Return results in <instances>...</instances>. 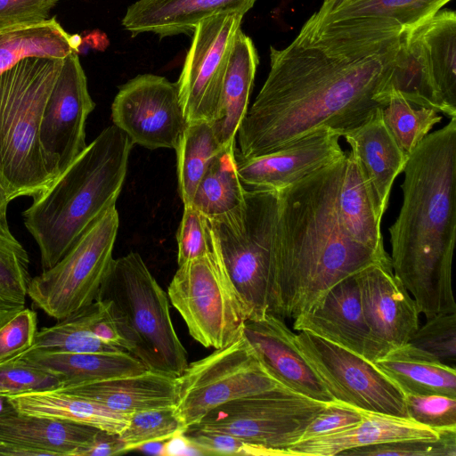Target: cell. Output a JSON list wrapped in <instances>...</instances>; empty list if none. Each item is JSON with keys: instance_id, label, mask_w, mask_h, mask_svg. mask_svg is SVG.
<instances>
[{"instance_id": "60d3db41", "label": "cell", "mask_w": 456, "mask_h": 456, "mask_svg": "<svg viewBox=\"0 0 456 456\" xmlns=\"http://www.w3.org/2000/svg\"><path fill=\"white\" fill-rule=\"evenodd\" d=\"M442 362L456 361V312L438 313L419 326L407 342Z\"/></svg>"}, {"instance_id": "277c9868", "label": "cell", "mask_w": 456, "mask_h": 456, "mask_svg": "<svg viewBox=\"0 0 456 456\" xmlns=\"http://www.w3.org/2000/svg\"><path fill=\"white\" fill-rule=\"evenodd\" d=\"M133 145L117 126L106 127L33 197L22 217L39 248L43 271L59 262L85 230L116 205Z\"/></svg>"}, {"instance_id": "7a4b0ae2", "label": "cell", "mask_w": 456, "mask_h": 456, "mask_svg": "<svg viewBox=\"0 0 456 456\" xmlns=\"http://www.w3.org/2000/svg\"><path fill=\"white\" fill-rule=\"evenodd\" d=\"M346 156L278 191L268 314L294 320L343 280L370 265L391 264L343 228L338 196Z\"/></svg>"}, {"instance_id": "5b68a950", "label": "cell", "mask_w": 456, "mask_h": 456, "mask_svg": "<svg viewBox=\"0 0 456 456\" xmlns=\"http://www.w3.org/2000/svg\"><path fill=\"white\" fill-rule=\"evenodd\" d=\"M63 59L28 57L0 76V179L11 201L52 182L39 142L45 105Z\"/></svg>"}, {"instance_id": "816d5d0a", "label": "cell", "mask_w": 456, "mask_h": 456, "mask_svg": "<svg viewBox=\"0 0 456 456\" xmlns=\"http://www.w3.org/2000/svg\"><path fill=\"white\" fill-rule=\"evenodd\" d=\"M11 200L0 179V217H6L7 208Z\"/></svg>"}, {"instance_id": "f907efd6", "label": "cell", "mask_w": 456, "mask_h": 456, "mask_svg": "<svg viewBox=\"0 0 456 456\" xmlns=\"http://www.w3.org/2000/svg\"><path fill=\"white\" fill-rule=\"evenodd\" d=\"M124 452V444L118 434L99 430L87 444L77 451L75 456H110Z\"/></svg>"}, {"instance_id": "5bb4252c", "label": "cell", "mask_w": 456, "mask_h": 456, "mask_svg": "<svg viewBox=\"0 0 456 456\" xmlns=\"http://www.w3.org/2000/svg\"><path fill=\"white\" fill-rule=\"evenodd\" d=\"M111 118L133 144L150 150H175L188 125L176 84L153 74L138 75L119 87Z\"/></svg>"}, {"instance_id": "7402d4cb", "label": "cell", "mask_w": 456, "mask_h": 456, "mask_svg": "<svg viewBox=\"0 0 456 456\" xmlns=\"http://www.w3.org/2000/svg\"><path fill=\"white\" fill-rule=\"evenodd\" d=\"M256 0H138L122 20L134 36L152 32L160 37L193 32L196 26L219 13L244 16Z\"/></svg>"}, {"instance_id": "74e56055", "label": "cell", "mask_w": 456, "mask_h": 456, "mask_svg": "<svg viewBox=\"0 0 456 456\" xmlns=\"http://www.w3.org/2000/svg\"><path fill=\"white\" fill-rule=\"evenodd\" d=\"M381 113L387 129L407 155L443 119V116L436 110L411 104L395 95L388 100L381 109Z\"/></svg>"}, {"instance_id": "ee69618b", "label": "cell", "mask_w": 456, "mask_h": 456, "mask_svg": "<svg viewBox=\"0 0 456 456\" xmlns=\"http://www.w3.org/2000/svg\"><path fill=\"white\" fill-rule=\"evenodd\" d=\"M409 419L435 430L456 428V398L441 395H404Z\"/></svg>"}, {"instance_id": "4316f807", "label": "cell", "mask_w": 456, "mask_h": 456, "mask_svg": "<svg viewBox=\"0 0 456 456\" xmlns=\"http://www.w3.org/2000/svg\"><path fill=\"white\" fill-rule=\"evenodd\" d=\"M374 364L403 395H441L456 398V370L408 343L391 349Z\"/></svg>"}, {"instance_id": "ab89813d", "label": "cell", "mask_w": 456, "mask_h": 456, "mask_svg": "<svg viewBox=\"0 0 456 456\" xmlns=\"http://www.w3.org/2000/svg\"><path fill=\"white\" fill-rule=\"evenodd\" d=\"M438 438L406 439L346 450L342 456H456V428L438 429Z\"/></svg>"}, {"instance_id": "7dc6e473", "label": "cell", "mask_w": 456, "mask_h": 456, "mask_svg": "<svg viewBox=\"0 0 456 456\" xmlns=\"http://www.w3.org/2000/svg\"><path fill=\"white\" fill-rule=\"evenodd\" d=\"M362 419L361 409L331 401L309 423L299 441L323 436L352 428Z\"/></svg>"}, {"instance_id": "d590c367", "label": "cell", "mask_w": 456, "mask_h": 456, "mask_svg": "<svg viewBox=\"0 0 456 456\" xmlns=\"http://www.w3.org/2000/svg\"><path fill=\"white\" fill-rule=\"evenodd\" d=\"M30 280L28 252L0 217V321L25 307Z\"/></svg>"}, {"instance_id": "7c38bea8", "label": "cell", "mask_w": 456, "mask_h": 456, "mask_svg": "<svg viewBox=\"0 0 456 456\" xmlns=\"http://www.w3.org/2000/svg\"><path fill=\"white\" fill-rule=\"evenodd\" d=\"M297 332L296 347L334 401L408 418L403 393L373 362L311 332Z\"/></svg>"}, {"instance_id": "ba28073f", "label": "cell", "mask_w": 456, "mask_h": 456, "mask_svg": "<svg viewBox=\"0 0 456 456\" xmlns=\"http://www.w3.org/2000/svg\"><path fill=\"white\" fill-rule=\"evenodd\" d=\"M118 224L114 205L85 230L59 262L31 277L28 297L33 305L58 321L94 302L114 259Z\"/></svg>"}, {"instance_id": "bcb514c9", "label": "cell", "mask_w": 456, "mask_h": 456, "mask_svg": "<svg viewBox=\"0 0 456 456\" xmlns=\"http://www.w3.org/2000/svg\"><path fill=\"white\" fill-rule=\"evenodd\" d=\"M176 240L178 265L208 254L212 248L208 219L191 204L183 205Z\"/></svg>"}, {"instance_id": "4fadbf2b", "label": "cell", "mask_w": 456, "mask_h": 456, "mask_svg": "<svg viewBox=\"0 0 456 456\" xmlns=\"http://www.w3.org/2000/svg\"><path fill=\"white\" fill-rule=\"evenodd\" d=\"M243 16L219 13L200 21L176 83L187 123H213L219 112L230 54Z\"/></svg>"}, {"instance_id": "6da1fadb", "label": "cell", "mask_w": 456, "mask_h": 456, "mask_svg": "<svg viewBox=\"0 0 456 456\" xmlns=\"http://www.w3.org/2000/svg\"><path fill=\"white\" fill-rule=\"evenodd\" d=\"M403 28L381 21L304 24L270 47L268 76L237 132L241 158L276 151L321 128L343 136L383 108Z\"/></svg>"}, {"instance_id": "f1b7e54d", "label": "cell", "mask_w": 456, "mask_h": 456, "mask_svg": "<svg viewBox=\"0 0 456 456\" xmlns=\"http://www.w3.org/2000/svg\"><path fill=\"white\" fill-rule=\"evenodd\" d=\"M419 24L402 29L397 61L383 93V102L386 105L395 95L411 104L430 108L444 114L433 82Z\"/></svg>"}, {"instance_id": "e575fe53", "label": "cell", "mask_w": 456, "mask_h": 456, "mask_svg": "<svg viewBox=\"0 0 456 456\" xmlns=\"http://www.w3.org/2000/svg\"><path fill=\"white\" fill-rule=\"evenodd\" d=\"M224 148L211 123L187 125L175 149L178 189L183 205L191 204L200 181Z\"/></svg>"}, {"instance_id": "c3c4849f", "label": "cell", "mask_w": 456, "mask_h": 456, "mask_svg": "<svg viewBox=\"0 0 456 456\" xmlns=\"http://www.w3.org/2000/svg\"><path fill=\"white\" fill-rule=\"evenodd\" d=\"M76 313L85 327L95 338L106 344L122 348L128 352L126 342L122 337L106 301L96 299L89 305Z\"/></svg>"}, {"instance_id": "d4e9b609", "label": "cell", "mask_w": 456, "mask_h": 456, "mask_svg": "<svg viewBox=\"0 0 456 456\" xmlns=\"http://www.w3.org/2000/svg\"><path fill=\"white\" fill-rule=\"evenodd\" d=\"M257 64L252 39L240 29L229 58L218 116L211 123L224 147L236 142L237 132L248 111Z\"/></svg>"}, {"instance_id": "e0dca14e", "label": "cell", "mask_w": 456, "mask_h": 456, "mask_svg": "<svg viewBox=\"0 0 456 456\" xmlns=\"http://www.w3.org/2000/svg\"><path fill=\"white\" fill-rule=\"evenodd\" d=\"M293 329L311 332L373 363L392 349L371 333L354 275L334 286L317 307L295 318Z\"/></svg>"}, {"instance_id": "f5cc1de1", "label": "cell", "mask_w": 456, "mask_h": 456, "mask_svg": "<svg viewBox=\"0 0 456 456\" xmlns=\"http://www.w3.org/2000/svg\"><path fill=\"white\" fill-rule=\"evenodd\" d=\"M342 0H324L320 9L313 15L322 17L333 10Z\"/></svg>"}, {"instance_id": "83f0119b", "label": "cell", "mask_w": 456, "mask_h": 456, "mask_svg": "<svg viewBox=\"0 0 456 456\" xmlns=\"http://www.w3.org/2000/svg\"><path fill=\"white\" fill-rule=\"evenodd\" d=\"M16 357L58 376L61 383L60 387L138 374L148 370L129 353L32 352Z\"/></svg>"}, {"instance_id": "836d02e7", "label": "cell", "mask_w": 456, "mask_h": 456, "mask_svg": "<svg viewBox=\"0 0 456 456\" xmlns=\"http://www.w3.org/2000/svg\"><path fill=\"white\" fill-rule=\"evenodd\" d=\"M246 188L236 166L235 144L224 148L200 181L191 205L208 219L223 216L244 201Z\"/></svg>"}, {"instance_id": "f546056e", "label": "cell", "mask_w": 456, "mask_h": 456, "mask_svg": "<svg viewBox=\"0 0 456 456\" xmlns=\"http://www.w3.org/2000/svg\"><path fill=\"white\" fill-rule=\"evenodd\" d=\"M338 210L343 228L354 241L383 258H390L383 245L381 219L376 213L370 188L352 151L346 156Z\"/></svg>"}, {"instance_id": "603a6c76", "label": "cell", "mask_w": 456, "mask_h": 456, "mask_svg": "<svg viewBox=\"0 0 456 456\" xmlns=\"http://www.w3.org/2000/svg\"><path fill=\"white\" fill-rule=\"evenodd\" d=\"M59 388L126 415L174 408L176 402V377L151 370Z\"/></svg>"}, {"instance_id": "30bf717a", "label": "cell", "mask_w": 456, "mask_h": 456, "mask_svg": "<svg viewBox=\"0 0 456 456\" xmlns=\"http://www.w3.org/2000/svg\"><path fill=\"white\" fill-rule=\"evenodd\" d=\"M281 386L241 332L225 346L188 363L176 377L174 412L183 433L222 404Z\"/></svg>"}, {"instance_id": "f6af8a7d", "label": "cell", "mask_w": 456, "mask_h": 456, "mask_svg": "<svg viewBox=\"0 0 456 456\" xmlns=\"http://www.w3.org/2000/svg\"><path fill=\"white\" fill-rule=\"evenodd\" d=\"M37 332V315L23 309L0 321V362L14 358L29 349Z\"/></svg>"}, {"instance_id": "8d00e7d4", "label": "cell", "mask_w": 456, "mask_h": 456, "mask_svg": "<svg viewBox=\"0 0 456 456\" xmlns=\"http://www.w3.org/2000/svg\"><path fill=\"white\" fill-rule=\"evenodd\" d=\"M32 352L128 353L122 348L106 344L95 338L85 327L77 313L58 320L53 326L45 327L37 330L32 346L24 353Z\"/></svg>"}, {"instance_id": "d6a6232c", "label": "cell", "mask_w": 456, "mask_h": 456, "mask_svg": "<svg viewBox=\"0 0 456 456\" xmlns=\"http://www.w3.org/2000/svg\"><path fill=\"white\" fill-rule=\"evenodd\" d=\"M75 51L56 19L0 28V76L28 57L64 59Z\"/></svg>"}, {"instance_id": "ac0fdd59", "label": "cell", "mask_w": 456, "mask_h": 456, "mask_svg": "<svg viewBox=\"0 0 456 456\" xmlns=\"http://www.w3.org/2000/svg\"><path fill=\"white\" fill-rule=\"evenodd\" d=\"M362 312L373 336L390 348L406 344L419 326L415 300L391 264L377 263L354 274Z\"/></svg>"}, {"instance_id": "ffe728a7", "label": "cell", "mask_w": 456, "mask_h": 456, "mask_svg": "<svg viewBox=\"0 0 456 456\" xmlns=\"http://www.w3.org/2000/svg\"><path fill=\"white\" fill-rule=\"evenodd\" d=\"M99 430L75 422L20 413L12 407L0 413V455L75 456Z\"/></svg>"}, {"instance_id": "d6986e66", "label": "cell", "mask_w": 456, "mask_h": 456, "mask_svg": "<svg viewBox=\"0 0 456 456\" xmlns=\"http://www.w3.org/2000/svg\"><path fill=\"white\" fill-rule=\"evenodd\" d=\"M242 333L267 372L281 386L309 398L334 401L323 383L296 347L294 332L278 316L247 320Z\"/></svg>"}, {"instance_id": "8fae6325", "label": "cell", "mask_w": 456, "mask_h": 456, "mask_svg": "<svg viewBox=\"0 0 456 456\" xmlns=\"http://www.w3.org/2000/svg\"><path fill=\"white\" fill-rule=\"evenodd\" d=\"M329 403L281 386L222 404L191 427L233 435L289 455L287 449L300 440L309 423Z\"/></svg>"}, {"instance_id": "9a60e30c", "label": "cell", "mask_w": 456, "mask_h": 456, "mask_svg": "<svg viewBox=\"0 0 456 456\" xmlns=\"http://www.w3.org/2000/svg\"><path fill=\"white\" fill-rule=\"evenodd\" d=\"M95 103L77 51L63 59L60 73L44 108L39 142L53 181L82 153L86 122Z\"/></svg>"}, {"instance_id": "52a82bcc", "label": "cell", "mask_w": 456, "mask_h": 456, "mask_svg": "<svg viewBox=\"0 0 456 456\" xmlns=\"http://www.w3.org/2000/svg\"><path fill=\"white\" fill-rule=\"evenodd\" d=\"M278 210V191L246 189L238 208L207 218L212 245L247 308L248 320L268 314Z\"/></svg>"}, {"instance_id": "4dcf8cb0", "label": "cell", "mask_w": 456, "mask_h": 456, "mask_svg": "<svg viewBox=\"0 0 456 456\" xmlns=\"http://www.w3.org/2000/svg\"><path fill=\"white\" fill-rule=\"evenodd\" d=\"M419 28L444 114L456 118V13L440 10Z\"/></svg>"}, {"instance_id": "44dd1931", "label": "cell", "mask_w": 456, "mask_h": 456, "mask_svg": "<svg viewBox=\"0 0 456 456\" xmlns=\"http://www.w3.org/2000/svg\"><path fill=\"white\" fill-rule=\"evenodd\" d=\"M381 109L343 135L358 160L380 219L387 208L392 185L409 158L385 125Z\"/></svg>"}, {"instance_id": "7bdbcfd3", "label": "cell", "mask_w": 456, "mask_h": 456, "mask_svg": "<svg viewBox=\"0 0 456 456\" xmlns=\"http://www.w3.org/2000/svg\"><path fill=\"white\" fill-rule=\"evenodd\" d=\"M185 441L205 453L273 456L278 451L248 443L227 433L190 427L181 435Z\"/></svg>"}, {"instance_id": "f35d334b", "label": "cell", "mask_w": 456, "mask_h": 456, "mask_svg": "<svg viewBox=\"0 0 456 456\" xmlns=\"http://www.w3.org/2000/svg\"><path fill=\"white\" fill-rule=\"evenodd\" d=\"M182 434L183 428L174 408H163L130 414L128 425L119 438L127 452Z\"/></svg>"}, {"instance_id": "681fc988", "label": "cell", "mask_w": 456, "mask_h": 456, "mask_svg": "<svg viewBox=\"0 0 456 456\" xmlns=\"http://www.w3.org/2000/svg\"><path fill=\"white\" fill-rule=\"evenodd\" d=\"M57 0H0V28L45 20Z\"/></svg>"}, {"instance_id": "8992f818", "label": "cell", "mask_w": 456, "mask_h": 456, "mask_svg": "<svg viewBox=\"0 0 456 456\" xmlns=\"http://www.w3.org/2000/svg\"><path fill=\"white\" fill-rule=\"evenodd\" d=\"M96 299L108 303L128 352L148 370L182 374L188 354L172 322L167 293L140 254L112 260Z\"/></svg>"}, {"instance_id": "cb8c5ba5", "label": "cell", "mask_w": 456, "mask_h": 456, "mask_svg": "<svg viewBox=\"0 0 456 456\" xmlns=\"http://www.w3.org/2000/svg\"><path fill=\"white\" fill-rule=\"evenodd\" d=\"M355 426L323 436L299 441L287 450L289 455L335 456L346 450L406 439H437L438 431L409 418L362 410Z\"/></svg>"}, {"instance_id": "484cf974", "label": "cell", "mask_w": 456, "mask_h": 456, "mask_svg": "<svg viewBox=\"0 0 456 456\" xmlns=\"http://www.w3.org/2000/svg\"><path fill=\"white\" fill-rule=\"evenodd\" d=\"M6 397L20 413L75 422L118 435L129 422V415L60 388Z\"/></svg>"}, {"instance_id": "2e32d148", "label": "cell", "mask_w": 456, "mask_h": 456, "mask_svg": "<svg viewBox=\"0 0 456 456\" xmlns=\"http://www.w3.org/2000/svg\"><path fill=\"white\" fill-rule=\"evenodd\" d=\"M339 138L324 127L272 153L252 158L235 153L240 180L245 188L280 191L344 158Z\"/></svg>"}, {"instance_id": "9c48e42d", "label": "cell", "mask_w": 456, "mask_h": 456, "mask_svg": "<svg viewBox=\"0 0 456 456\" xmlns=\"http://www.w3.org/2000/svg\"><path fill=\"white\" fill-rule=\"evenodd\" d=\"M167 296L190 335L205 347L218 349L230 344L242 332L248 319L247 308L213 245L208 254L178 265Z\"/></svg>"}, {"instance_id": "1f68e13d", "label": "cell", "mask_w": 456, "mask_h": 456, "mask_svg": "<svg viewBox=\"0 0 456 456\" xmlns=\"http://www.w3.org/2000/svg\"><path fill=\"white\" fill-rule=\"evenodd\" d=\"M451 0H342L322 17L312 15L305 23L322 27L350 21H381L413 27L432 17Z\"/></svg>"}, {"instance_id": "b9f144b4", "label": "cell", "mask_w": 456, "mask_h": 456, "mask_svg": "<svg viewBox=\"0 0 456 456\" xmlns=\"http://www.w3.org/2000/svg\"><path fill=\"white\" fill-rule=\"evenodd\" d=\"M61 385L58 376L22 358L0 362V396L55 389Z\"/></svg>"}, {"instance_id": "3957f363", "label": "cell", "mask_w": 456, "mask_h": 456, "mask_svg": "<svg viewBox=\"0 0 456 456\" xmlns=\"http://www.w3.org/2000/svg\"><path fill=\"white\" fill-rule=\"evenodd\" d=\"M403 172V202L389 227L393 273L426 318L456 312V118L418 144Z\"/></svg>"}]
</instances>
